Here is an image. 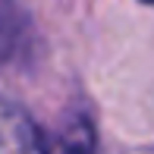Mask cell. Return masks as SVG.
I'll return each instance as SVG.
<instances>
[{
  "label": "cell",
  "instance_id": "6da1fadb",
  "mask_svg": "<svg viewBox=\"0 0 154 154\" xmlns=\"http://www.w3.org/2000/svg\"><path fill=\"white\" fill-rule=\"evenodd\" d=\"M0 154H94V135L85 120L51 135L22 110L0 104Z\"/></svg>",
  "mask_w": 154,
  "mask_h": 154
}]
</instances>
